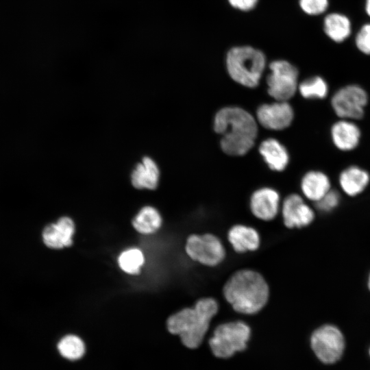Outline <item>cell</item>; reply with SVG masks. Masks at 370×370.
I'll list each match as a JSON object with an SVG mask.
<instances>
[{"label": "cell", "mask_w": 370, "mask_h": 370, "mask_svg": "<svg viewBox=\"0 0 370 370\" xmlns=\"http://www.w3.org/2000/svg\"><path fill=\"white\" fill-rule=\"evenodd\" d=\"M213 129L221 136V150L231 156L247 153L254 147L258 132L256 119L238 106H225L218 110Z\"/></svg>", "instance_id": "6da1fadb"}, {"label": "cell", "mask_w": 370, "mask_h": 370, "mask_svg": "<svg viewBox=\"0 0 370 370\" xmlns=\"http://www.w3.org/2000/svg\"><path fill=\"white\" fill-rule=\"evenodd\" d=\"M267 92L275 101H288L298 90L299 71L291 62L278 60L269 65Z\"/></svg>", "instance_id": "8992f818"}, {"label": "cell", "mask_w": 370, "mask_h": 370, "mask_svg": "<svg viewBox=\"0 0 370 370\" xmlns=\"http://www.w3.org/2000/svg\"><path fill=\"white\" fill-rule=\"evenodd\" d=\"M258 151L269 168L275 171H282L290 160L288 151L278 140L268 138L261 142Z\"/></svg>", "instance_id": "2e32d148"}, {"label": "cell", "mask_w": 370, "mask_h": 370, "mask_svg": "<svg viewBox=\"0 0 370 370\" xmlns=\"http://www.w3.org/2000/svg\"><path fill=\"white\" fill-rule=\"evenodd\" d=\"M160 177L159 166L150 156H144L135 165L130 174L131 183L137 189H156Z\"/></svg>", "instance_id": "5bb4252c"}, {"label": "cell", "mask_w": 370, "mask_h": 370, "mask_svg": "<svg viewBox=\"0 0 370 370\" xmlns=\"http://www.w3.org/2000/svg\"><path fill=\"white\" fill-rule=\"evenodd\" d=\"M370 182V174L357 165H350L343 169L338 176V183L342 190L351 197L362 193Z\"/></svg>", "instance_id": "e0dca14e"}, {"label": "cell", "mask_w": 370, "mask_h": 370, "mask_svg": "<svg viewBox=\"0 0 370 370\" xmlns=\"http://www.w3.org/2000/svg\"><path fill=\"white\" fill-rule=\"evenodd\" d=\"M118 262L123 271L130 274H136L143 264L144 256L140 250L132 248L122 252Z\"/></svg>", "instance_id": "cb8c5ba5"}, {"label": "cell", "mask_w": 370, "mask_h": 370, "mask_svg": "<svg viewBox=\"0 0 370 370\" xmlns=\"http://www.w3.org/2000/svg\"><path fill=\"white\" fill-rule=\"evenodd\" d=\"M301 10L310 15H318L327 9L328 0H299Z\"/></svg>", "instance_id": "484cf974"}, {"label": "cell", "mask_w": 370, "mask_h": 370, "mask_svg": "<svg viewBox=\"0 0 370 370\" xmlns=\"http://www.w3.org/2000/svg\"><path fill=\"white\" fill-rule=\"evenodd\" d=\"M218 304L212 297H204L192 308H185L167 319L170 333L179 335L187 347L197 348L207 332L210 322L218 311Z\"/></svg>", "instance_id": "3957f363"}, {"label": "cell", "mask_w": 370, "mask_h": 370, "mask_svg": "<svg viewBox=\"0 0 370 370\" xmlns=\"http://www.w3.org/2000/svg\"><path fill=\"white\" fill-rule=\"evenodd\" d=\"M223 293L233 309L253 314L261 310L269 299V286L259 273L249 269L235 272L225 282Z\"/></svg>", "instance_id": "7a4b0ae2"}, {"label": "cell", "mask_w": 370, "mask_h": 370, "mask_svg": "<svg viewBox=\"0 0 370 370\" xmlns=\"http://www.w3.org/2000/svg\"><path fill=\"white\" fill-rule=\"evenodd\" d=\"M323 25L326 35L336 42L343 41L351 33V23L349 18L338 13L327 15Z\"/></svg>", "instance_id": "ffe728a7"}, {"label": "cell", "mask_w": 370, "mask_h": 370, "mask_svg": "<svg viewBox=\"0 0 370 370\" xmlns=\"http://www.w3.org/2000/svg\"><path fill=\"white\" fill-rule=\"evenodd\" d=\"M330 138L334 147L341 151L354 150L360 144L361 130L354 121L339 119L330 128Z\"/></svg>", "instance_id": "4fadbf2b"}, {"label": "cell", "mask_w": 370, "mask_h": 370, "mask_svg": "<svg viewBox=\"0 0 370 370\" xmlns=\"http://www.w3.org/2000/svg\"><path fill=\"white\" fill-rule=\"evenodd\" d=\"M185 251L191 260L208 267L217 266L225 256L221 241L212 234L190 235L186 239Z\"/></svg>", "instance_id": "ba28073f"}, {"label": "cell", "mask_w": 370, "mask_h": 370, "mask_svg": "<svg viewBox=\"0 0 370 370\" xmlns=\"http://www.w3.org/2000/svg\"><path fill=\"white\" fill-rule=\"evenodd\" d=\"M300 188L308 199L317 202L331 190V182L325 173L311 170L302 176Z\"/></svg>", "instance_id": "ac0fdd59"}, {"label": "cell", "mask_w": 370, "mask_h": 370, "mask_svg": "<svg viewBox=\"0 0 370 370\" xmlns=\"http://www.w3.org/2000/svg\"><path fill=\"white\" fill-rule=\"evenodd\" d=\"M250 334V328L243 321L222 323L214 330L209 345L215 356L227 358L246 348Z\"/></svg>", "instance_id": "5b68a950"}, {"label": "cell", "mask_w": 370, "mask_h": 370, "mask_svg": "<svg viewBox=\"0 0 370 370\" xmlns=\"http://www.w3.org/2000/svg\"><path fill=\"white\" fill-rule=\"evenodd\" d=\"M162 224V218L153 207L145 206L132 221L134 227L141 234H151L158 230Z\"/></svg>", "instance_id": "44dd1931"}, {"label": "cell", "mask_w": 370, "mask_h": 370, "mask_svg": "<svg viewBox=\"0 0 370 370\" xmlns=\"http://www.w3.org/2000/svg\"><path fill=\"white\" fill-rule=\"evenodd\" d=\"M341 197L338 191L331 189L320 200L316 202L317 209L329 212L337 207Z\"/></svg>", "instance_id": "d4e9b609"}, {"label": "cell", "mask_w": 370, "mask_h": 370, "mask_svg": "<svg viewBox=\"0 0 370 370\" xmlns=\"http://www.w3.org/2000/svg\"><path fill=\"white\" fill-rule=\"evenodd\" d=\"M225 64L229 76L243 86L254 88L260 83L266 66V57L250 46L234 47L227 53Z\"/></svg>", "instance_id": "277c9868"}, {"label": "cell", "mask_w": 370, "mask_h": 370, "mask_svg": "<svg viewBox=\"0 0 370 370\" xmlns=\"http://www.w3.org/2000/svg\"><path fill=\"white\" fill-rule=\"evenodd\" d=\"M356 45L361 52L370 55V24L361 27L356 37Z\"/></svg>", "instance_id": "4316f807"}, {"label": "cell", "mask_w": 370, "mask_h": 370, "mask_svg": "<svg viewBox=\"0 0 370 370\" xmlns=\"http://www.w3.org/2000/svg\"><path fill=\"white\" fill-rule=\"evenodd\" d=\"M227 239L235 251L245 253L256 250L260 243V236L253 227L235 225L228 231Z\"/></svg>", "instance_id": "d6986e66"}, {"label": "cell", "mask_w": 370, "mask_h": 370, "mask_svg": "<svg viewBox=\"0 0 370 370\" xmlns=\"http://www.w3.org/2000/svg\"><path fill=\"white\" fill-rule=\"evenodd\" d=\"M365 9L367 14L370 16V0H366Z\"/></svg>", "instance_id": "f1b7e54d"}, {"label": "cell", "mask_w": 370, "mask_h": 370, "mask_svg": "<svg viewBox=\"0 0 370 370\" xmlns=\"http://www.w3.org/2000/svg\"><path fill=\"white\" fill-rule=\"evenodd\" d=\"M310 343L319 359L329 364L340 359L345 347L342 333L332 325H325L317 328L311 336Z\"/></svg>", "instance_id": "9c48e42d"}, {"label": "cell", "mask_w": 370, "mask_h": 370, "mask_svg": "<svg viewBox=\"0 0 370 370\" xmlns=\"http://www.w3.org/2000/svg\"><path fill=\"white\" fill-rule=\"evenodd\" d=\"M298 91L307 99H323L329 93L327 82L321 76H313L299 84Z\"/></svg>", "instance_id": "7402d4cb"}, {"label": "cell", "mask_w": 370, "mask_h": 370, "mask_svg": "<svg viewBox=\"0 0 370 370\" xmlns=\"http://www.w3.org/2000/svg\"><path fill=\"white\" fill-rule=\"evenodd\" d=\"M368 101L365 89L353 84L336 90L331 97L330 104L339 119L356 121L363 117Z\"/></svg>", "instance_id": "52a82bcc"}, {"label": "cell", "mask_w": 370, "mask_h": 370, "mask_svg": "<svg viewBox=\"0 0 370 370\" xmlns=\"http://www.w3.org/2000/svg\"><path fill=\"white\" fill-rule=\"evenodd\" d=\"M282 214L284 225L288 228L302 227L309 225L314 213L297 194H291L283 201Z\"/></svg>", "instance_id": "8fae6325"}, {"label": "cell", "mask_w": 370, "mask_h": 370, "mask_svg": "<svg viewBox=\"0 0 370 370\" xmlns=\"http://www.w3.org/2000/svg\"><path fill=\"white\" fill-rule=\"evenodd\" d=\"M258 0H228L234 8L242 11H249L255 8Z\"/></svg>", "instance_id": "83f0119b"}, {"label": "cell", "mask_w": 370, "mask_h": 370, "mask_svg": "<svg viewBox=\"0 0 370 370\" xmlns=\"http://www.w3.org/2000/svg\"></svg>", "instance_id": "4dcf8cb0"}, {"label": "cell", "mask_w": 370, "mask_h": 370, "mask_svg": "<svg viewBox=\"0 0 370 370\" xmlns=\"http://www.w3.org/2000/svg\"><path fill=\"white\" fill-rule=\"evenodd\" d=\"M280 195L270 187H262L255 190L250 197L249 207L252 214L263 221H271L278 214Z\"/></svg>", "instance_id": "7c38bea8"}, {"label": "cell", "mask_w": 370, "mask_h": 370, "mask_svg": "<svg viewBox=\"0 0 370 370\" xmlns=\"http://www.w3.org/2000/svg\"><path fill=\"white\" fill-rule=\"evenodd\" d=\"M368 286H369V288L370 289V275H369V278Z\"/></svg>", "instance_id": "f546056e"}, {"label": "cell", "mask_w": 370, "mask_h": 370, "mask_svg": "<svg viewBox=\"0 0 370 370\" xmlns=\"http://www.w3.org/2000/svg\"><path fill=\"white\" fill-rule=\"evenodd\" d=\"M75 232L73 221L66 217L60 218L56 223L47 226L42 232L45 244L53 249H60L72 245Z\"/></svg>", "instance_id": "9a60e30c"}, {"label": "cell", "mask_w": 370, "mask_h": 370, "mask_svg": "<svg viewBox=\"0 0 370 370\" xmlns=\"http://www.w3.org/2000/svg\"><path fill=\"white\" fill-rule=\"evenodd\" d=\"M60 354L69 360H77L85 352V345L82 340L75 335L63 337L58 344Z\"/></svg>", "instance_id": "603a6c76"}, {"label": "cell", "mask_w": 370, "mask_h": 370, "mask_svg": "<svg viewBox=\"0 0 370 370\" xmlns=\"http://www.w3.org/2000/svg\"><path fill=\"white\" fill-rule=\"evenodd\" d=\"M256 121L263 127L282 130L288 127L294 119V110L287 101L263 103L256 110Z\"/></svg>", "instance_id": "30bf717a"}]
</instances>
